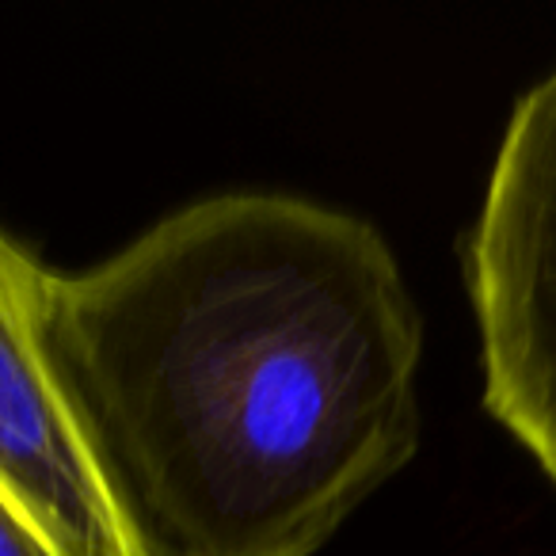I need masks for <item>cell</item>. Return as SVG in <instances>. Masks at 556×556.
Returning a JSON list of instances; mask_svg holds the SVG:
<instances>
[{
  "label": "cell",
  "mask_w": 556,
  "mask_h": 556,
  "mask_svg": "<svg viewBox=\"0 0 556 556\" xmlns=\"http://www.w3.org/2000/svg\"><path fill=\"white\" fill-rule=\"evenodd\" d=\"M42 348L134 556H317L424 434L401 260L305 194H206L50 270Z\"/></svg>",
  "instance_id": "6da1fadb"
},
{
  "label": "cell",
  "mask_w": 556,
  "mask_h": 556,
  "mask_svg": "<svg viewBox=\"0 0 556 556\" xmlns=\"http://www.w3.org/2000/svg\"><path fill=\"white\" fill-rule=\"evenodd\" d=\"M465 287L488 416L556 488V65L507 115L465 237Z\"/></svg>",
  "instance_id": "7a4b0ae2"
},
{
  "label": "cell",
  "mask_w": 556,
  "mask_h": 556,
  "mask_svg": "<svg viewBox=\"0 0 556 556\" xmlns=\"http://www.w3.org/2000/svg\"><path fill=\"white\" fill-rule=\"evenodd\" d=\"M47 278L0 225V492L54 556H134L50 374Z\"/></svg>",
  "instance_id": "3957f363"
},
{
  "label": "cell",
  "mask_w": 556,
  "mask_h": 556,
  "mask_svg": "<svg viewBox=\"0 0 556 556\" xmlns=\"http://www.w3.org/2000/svg\"><path fill=\"white\" fill-rule=\"evenodd\" d=\"M0 556H54L0 492Z\"/></svg>",
  "instance_id": "277c9868"
}]
</instances>
